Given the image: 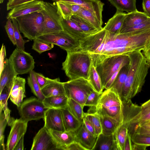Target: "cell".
Wrapping results in <instances>:
<instances>
[{
  "label": "cell",
  "mask_w": 150,
  "mask_h": 150,
  "mask_svg": "<svg viewBox=\"0 0 150 150\" xmlns=\"http://www.w3.org/2000/svg\"><path fill=\"white\" fill-rule=\"evenodd\" d=\"M129 59V69L120 97L127 101L141 92L150 67L141 51L126 54Z\"/></svg>",
  "instance_id": "6da1fadb"
},
{
  "label": "cell",
  "mask_w": 150,
  "mask_h": 150,
  "mask_svg": "<svg viewBox=\"0 0 150 150\" xmlns=\"http://www.w3.org/2000/svg\"><path fill=\"white\" fill-rule=\"evenodd\" d=\"M149 43L150 29L118 34L107 31L106 42L99 58L98 65L108 57L110 54L116 49L125 48L128 53L141 51Z\"/></svg>",
  "instance_id": "7a4b0ae2"
},
{
  "label": "cell",
  "mask_w": 150,
  "mask_h": 150,
  "mask_svg": "<svg viewBox=\"0 0 150 150\" xmlns=\"http://www.w3.org/2000/svg\"><path fill=\"white\" fill-rule=\"evenodd\" d=\"M66 59L62 63L66 75L72 80L83 78L88 80L92 61L89 53L81 50L67 52Z\"/></svg>",
  "instance_id": "3957f363"
},
{
  "label": "cell",
  "mask_w": 150,
  "mask_h": 150,
  "mask_svg": "<svg viewBox=\"0 0 150 150\" xmlns=\"http://www.w3.org/2000/svg\"><path fill=\"white\" fill-rule=\"evenodd\" d=\"M15 19L24 37L32 40L43 35L44 20L40 12H33Z\"/></svg>",
  "instance_id": "277c9868"
},
{
  "label": "cell",
  "mask_w": 150,
  "mask_h": 150,
  "mask_svg": "<svg viewBox=\"0 0 150 150\" xmlns=\"http://www.w3.org/2000/svg\"><path fill=\"white\" fill-rule=\"evenodd\" d=\"M107 31L103 28L97 32L80 41V50L89 53L92 62L96 67L104 49L107 38Z\"/></svg>",
  "instance_id": "5b68a950"
},
{
  "label": "cell",
  "mask_w": 150,
  "mask_h": 150,
  "mask_svg": "<svg viewBox=\"0 0 150 150\" xmlns=\"http://www.w3.org/2000/svg\"><path fill=\"white\" fill-rule=\"evenodd\" d=\"M66 96L77 102L84 108L86 99L94 90L88 80L83 78L63 82Z\"/></svg>",
  "instance_id": "8992f818"
},
{
  "label": "cell",
  "mask_w": 150,
  "mask_h": 150,
  "mask_svg": "<svg viewBox=\"0 0 150 150\" xmlns=\"http://www.w3.org/2000/svg\"><path fill=\"white\" fill-rule=\"evenodd\" d=\"M39 12L44 18L43 35L63 31L60 22L62 16L56 2L44 1L43 9Z\"/></svg>",
  "instance_id": "52a82bcc"
},
{
  "label": "cell",
  "mask_w": 150,
  "mask_h": 150,
  "mask_svg": "<svg viewBox=\"0 0 150 150\" xmlns=\"http://www.w3.org/2000/svg\"><path fill=\"white\" fill-rule=\"evenodd\" d=\"M129 63V57L125 54L107 58L98 65L96 68L100 77L104 88L112 75Z\"/></svg>",
  "instance_id": "ba28073f"
},
{
  "label": "cell",
  "mask_w": 150,
  "mask_h": 150,
  "mask_svg": "<svg viewBox=\"0 0 150 150\" xmlns=\"http://www.w3.org/2000/svg\"><path fill=\"white\" fill-rule=\"evenodd\" d=\"M18 108L20 118L28 122L32 120L43 119L47 109L42 101L34 97L25 100Z\"/></svg>",
  "instance_id": "9c48e42d"
},
{
  "label": "cell",
  "mask_w": 150,
  "mask_h": 150,
  "mask_svg": "<svg viewBox=\"0 0 150 150\" xmlns=\"http://www.w3.org/2000/svg\"><path fill=\"white\" fill-rule=\"evenodd\" d=\"M36 38L58 46L67 52L81 50L80 41L74 39L64 30L58 33L43 35Z\"/></svg>",
  "instance_id": "30bf717a"
},
{
  "label": "cell",
  "mask_w": 150,
  "mask_h": 150,
  "mask_svg": "<svg viewBox=\"0 0 150 150\" xmlns=\"http://www.w3.org/2000/svg\"><path fill=\"white\" fill-rule=\"evenodd\" d=\"M11 60L17 75L30 73L33 70L35 62L30 53L16 47L10 55Z\"/></svg>",
  "instance_id": "8fae6325"
},
{
  "label": "cell",
  "mask_w": 150,
  "mask_h": 150,
  "mask_svg": "<svg viewBox=\"0 0 150 150\" xmlns=\"http://www.w3.org/2000/svg\"><path fill=\"white\" fill-rule=\"evenodd\" d=\"M31 150H61L49 130L44 126L34 137Z\"/></svg>",
  "instance_id": "7c38bea8"
},
{
  "label": "cell",
  "mask_w": 150,
  "mask_h": 150,
  "mask_svg": "<svg viewBox=\"0 0 150 150\" xmlns=\"http://www.w3.org/2000/svg\"><path fill=\"white\" fill-rule=\"evenodd\" d=\"M28 123L20 118L14 120L10 126L5 150H14L20 139L26 133Z\"/></svg>",
  "instance_id": "4fadbf2b"
},
{
  "label": "cell",
  "mask_w": 150,
  "mask_h": 150,
  "mask_svg": "<svg viewBox=\"0 0 150 150\" xmlns=\"http://www.w3.org/2000/svg\"><path fill=\"white\" fill-rule=\"evenodd\" d=\"M44 126L49 130L58 131H65L61 109H47L43 119Z\"/></svg>",
  "instance_id": "5bb4252c"
},
{
  "label": "cell",
  "mask_w": 150,
  "mask_h": 150,
  "mask_svg": "<svg viewBox=\"0 0 150 150\" xmlns=\"http://www.w3.org/2000/svg\"><path fill=\"white\" fill-rule=\"evenodd\" d=\"M44 1L36 0L27 2L11 10L8 13L7 19L16 18L20 16L36 12H40L43 8Z\"/></svg>",
  "instance_id": "9a60e30c"
},
{
  "label": "cell",
  "mask_w": 150,
  "mask_h": 150,
  "mask_svg": "<svg viewBox=\"0 0 150 150\" xmlns=\"http://www.w3.org/2000/svg\"><path fill=\"white\" fill-rule=\"evenodd\" d=\"M54 2L58 1L70 2L80 5L82 8L92 13L103 24L102 13L104 4L99 0H52Z\"/></svg>",
  "instance_id": "2e32d148"
},
{
  "label": "cell",
  "mask_w": 150,
  "mask_h": 150,
  "mask_svg": "<svg viewBox=\"0 0 150 150\" xmlns=\"http://www.w3.org/2000/svg\"><path fill=\"white\" fill-rule=\"evenodd\" d=\"M25 83L26 81L24 78L17 76L13 80L9 98L17 108L20 107L23 98L26 96L25 95Z\"/></svg>",
  "instance_id": "e0dca14e"
},
{
  "label": "cell",
  "mask_w": 150,
  "mask_h": 150,
  "mask_svg": "<svg viewBox=\"0 0 150 150\" xmlns=\"http://www.w3.org/2000/svg\"><path fill=\"white\" fill-rule=\"evenodd\" d=\"M97 138L96 136L87 129L83 123L75 132V141L79 143L86 150H93Z\"/></svg>",
  "instance_id": "ac0fdd59"
},
{
  "label": "cell",
  "mask_w": 150,
  "mask_h": 150,
  "mask_svg": "<svg viewBox=\"0 0 150 150\" xmlns=\"http://www.w3.org/2000/svg\"><path fill=\"white\" fill-rule=\"evenodd\" d=\"M123 105L120 97L110 89L103 92L95 109Z\"/></svg>",
  "instance_id": "d6986e66"
},
{
  "label": "cell",
  "mask_w": 150,
  "mask_h": 150,
  "mask_svg": "<svg viewBox=\"0 0 150 150\" xmlns=\"http://www.w3.org/2000/svg\"><path fill=\"white\" fill-rule=\"evenodd\" d=\"M0 73V91L5 86L12 87L15 78L18 75L9 59H6L3 70Z\"/></svg>",
  "instance_id": "ffe728a7"
},
{
  "label": "cell",
  "mask_w": 150,
  "mask_h": 150,
  "mask_svg": "<svg viewBox=\"0 0 150 150\" xmlns=\"http://www.w3.org/2000/svg\"><path fill=\"white\" fill-rule=\"evenodd\" d=\"M150 121V99L141 106L140 111L131 122L128 129L134 132L139 126H141Z\"/></svg>",
  "instance_id": "44dd1931"
},
{
  "label": "cell",
  "mask_w": 150,
  "mask_h": 150,
  "mask_svg": "<svg viewBox=\"0 0 150 150\" xmlns=\"http://www.w3.org/2000/svg\"><path fill=\"white\" fill-rule=\"evenodd\" d=\"M60 22L63 30L76 40L80 41L90 35L85 33L70 19H65L62 17Z\"/></svg>",
  "instance_id": "7402d4cb"
},
{
  "label": "cell",
  "mask_w": 150,
  "mask_h": 150,
  "mask_svg": "<svg viewBox=\"0 0 150 150\" xmlns=\"http://www.w3.org/2000/svg\"><path fill=\"white\" fill-rule=\"evenodd\" d=\"M148 16L144 12L137 10L126 13L123 24L120 33L124 30L141 23L148 18Z\"/></svg>",
  "instance_id": "603a6c76"
},
{
  "label": "cell",
  "mask_w": 150,
  "mask_h": 150,
  "mask_svg": "<svg viewBox=\"0 0 150 150\" xmlns=\"http://www.w3.org/2000/svg\"><path fill=\"white\" fill-rule=\"evenodd\" d=\"M117 150L114 134L106 135L102 133L97 137L93 150Z\"/></svg>",
  "instance_id": "cb8c5ba5"
},
{
  "label": "cell",
  "mask_w": 150,
  "mask_h": 150,
  "mask_svg": "<svg viewBox=\"0 0 150 150\" xmlns=\"http://www.w3.org/2000/svg\"><path fill=\"white\" fill-rule=\"evenodd\" d=\"M41 90L45 97L66 95L63 82H60L59 78L53 79L41 89Z\"/></svg>",
  "instance_id": "d4e9b609"
},
{
  "label": "cell",
  "mask_w": 150,
  "mask_h": 150,
  "mask_svg": "<svg viewBox=\"0 0 150 150\" xmlns=\"http://www.w3.org/2000/svg\"><path fill=\"white\" fill-rule=\"evenodd\" d=\"M49 130L61 150H64L67 146L75 141V132L66 131L60 132Z\"/></svg>",
  "instance_id": "484cf974"
},
{
  "label": "cell",
  "mask_w": 150,
  "mask_h": 150,
  "mask_svg": "<svg viewBox=\"0 0 150 150\" xmlns=\"http://www.w3.org/2000/svg\"><path fill=\"white\" fill-rule=\"evenodd\" d=\"M126 13L116 11L113 16L108 21L103 28L107 31L115 34H120Z\"/></svg>",
  "instance_id": "4316f807"
},
{
  "label": "cell",
  "mask_w": 150,
  "mask_h": 150,
  "mask_svg": "<svg viewBox=\"0 0 150 150\" xmlns=\"http://www.w3.org/2000/svg\"><path fill=\"white\" fill-rule=\"evenodd\" d=\"M61 110L65 131L76 132L83 123L79 120L70 112L67 107Z\"/></svg>",
  "instance_id": "83f0119b"
},
{
  "label": "cell",
  "mask_w": 150,
  "mask_h": 150,
  "mask_svg": "<svg viewBox=\"0 0 150 150\" xmlns=\"http://www.w3.org/2000/svg\"><path fill=\"white\" fill-rule=\"evenodd\" d=\"M11 88L5 86L0 93V113L3 111L7 125L10 126L15 120L10 116L11 110L8 107L7 102Z\"/></svg>",
  "instance_id": "f1b7e54d"
},
{
  "label": "cell",
  "mask_w": 150,
  "mask_h": 150,
  "mask_svg": "<svg viewBox=\"0 0 150 150\" xmlns=\"http://www.w3.org/2000/svg\"><path fill=\"white\" fill-rule=\"evenodd\" d=\"M68 98L66 95L45 97L42 101L47 109H65L67 107Z\"/></svg>",
  "instance_id": "f546056e"
},
{
  "label": "cell",
  "mask_w": 150,
  "mask_h": 150,
  "mask_svg": "<svg viewBox=\"0 0 150 150\" xmlns=\"http://www.w3.org/2000/svg\"><path fill=\"white\" fill-rule=\"evenodd\" d=\"M100 116L102 133L106 135L114 134L120 124L115 120L108 116L103 115Z\"/></svg>",
  "instance_id": "4dcf8cb0"
},
{
  "label": "cell",
  "mask_w": 150,
  "mask_h": 150,
  "mask_svg": "<svg viewBox=\"0 0 150 150\" xmlns=\"http://www.w3.org/2000/svg\"><path fill=\"white\" fill-rule=\"evenodd\" d=\"M129 69V63L123 66L120 70L115 80L110 88L118 94L120 97Z\"/></svg>",
  "instance_id": "1f68e13d"
},
{
  "label": "cell",
  "mask_w": 150,
  "mask_h": 150,
  "mask_svg": "<svg viewBox=\"0 0 150 150\" xmlns=\"http://www.w3.org/2000/svg\"><path fill=\"white\" fill-rule=\"evenodd\" d=\"M120 12L126 11L128 13L137 10L136 0H108Z\"/></svg>",
  "instance_id": "d6a6232c"
},
{
  "label": "cell",
  "mask_w": 150,
  "mask_h": 150,
  "mask_svg": "<svg viewBox=\"0 0 150 150\" xmlns=\"http://www.w3.org/2000/svg\"><path fill=\"white\" fill-rule=\"evenodd\" d=\"M75 15L82 18L98 30H102L103 28L97 17L91 12L81 8L79 11Z\"/></svg>",
  "instance_id": "836d02e7"
},
{
  "label": "cell",
  "mask_w": 150,
  "mask_h": 150,
  "mask_svg": "<svg viewBox=\"0 0 150 150\" xmlns=\"http://www.w3.org/2000/svg\"><path fill=\"white\" fill-rule=\"evenodd\" d=\"M128 125L122 123L114 133L117 150H123L125 141L128 132Z\"/></svg>",
  "instance_id": "e575fe53"
},
{
  "label": "cell",
  "mask_w": 150,
  "mask_h": 150,
  "mask_svg": "<svg viewBox=\"0 0 150 150\" xmlns=\"http://www.w3.org/2000/svg\"><path fill=\"white\" fill-rule=\"evenodd\" d=\"M88 80L95 91L99 93L103 92L104 88L100 77L92 63L90 69Z\"/></svg>",
  "instance_id": "d590c367"
},
{
  "label": "cell",
  "mask_w": 150,
  "mask_h": 150,
  "mask_svg": "<svg viewBox=\"0 0 150 150\" xmlns=\"http://www.w3.org/2000/svg\"><path fill=\"white\" fill-rule=\"evenodd\" d=\"M70 19L76 23L86 34L91 35L99 31L83 19L77 15H73Z\"/></svg>",
  "instance_id": "8d00e7d4"
},
{
  "label": "cell",
  "mask_w": 150,
  "mask_h": 150,
  "mask_svg": "<svg viewBox=\"0 0 150 150\" xmlns=\"http://www.w3.org/2000/svg\"><path fill=\"white\" fill-rule=\"evenodd\" d=\"M67 108L70 112L79 120L83 123V108L81 104L74 100L69 98Z\"/></svg>",
  "instance_id": "74e56055"
},
{
  "label": "cell",
  "mask_w": 150,
  "mask_h": 150,
  "mask_svg": "<svg viewBox=\"0 0 150 150\" xmlns=\"http://www.w3.org/2000/svg\"><path fill=\"white\" fill-rule=\"evenodd\" d=\"M27 81L28 84L32 92L37 98L42 101L45 97L36 80L33 70L30 73Z\"/></svg>",
  "instance_id": "f35d334b"
},
{
  "label": "cell",
  "mask_w": 150,
  "mask_h": 150,
  "mask_svg": "<svg viewBox=\"0 0 150 150\" xmlns=\"http://www.w3.org/2000/svg\"><path fill=\"white\" fill-rule=\"evenodd\" d=\"M92 125L96 136L98 137L102 133V130L100 115L97 113H84Z\"/></svg>",
  "instance_id": "ab89813d"
},
{
  "label": "cell",
  "mask_w": 150,
  "mask_h": 150,
  "mask_svg": "<svg viewBox=\"0 0 150 150\" xmlns=\"http://www.w3.org/2000/svg\"><path fill=\"white\" fill-rule=\"evenodd\" d=\"M14 30V36L16 42V47L25 50V44L29 42V40L23 39L20 34L18 23L15 18L11 19Z\"/></svg>",
  "instance_id": "60d3db41"
},
{
  "label": "cell",
  "mask_w": 150,
  "mask_h": 150,
  "mask_svg": "<svg viewBox=\"0 0 150 150\" xmlns=\"http://www.w3.org/2000/svg\"><path fill=\"white\" fill-rule=\"evenodd\" d=\"M33 40V43L32 49L39 54L51 50L53 47V45L50 44L37 38H35Z\"/></svg>",
  "instance_id": "b9f144b4"
},
{
  "label": "cell",
  "mask_w": 150,
  "mask_h": 150,
  "mask_svg": "<svg viewBox=\"0 0 150 150\" xmlns=\"http://www.w3.org/2000/svg\"><path fill=\"white\" fill-rule=\"evenodd\" d=\"M132 141L134 143L145 146H150V136L145 135L134 132L131 135Z\"/></svg>",
  "instance_id": "7bdbcfd3"
},
{
  "label": "cell",
  "mask_w": 150,
  "mask_h": 150,
  "mask_svg": "<svg viewBox=\"0 0 150 150\" xmlns=\"http://www.w3.org/2000/svg\"><path fill=\"white\" fill-rule=\"evenodd\" d=\"M7 120L6 118L4 113H0V149L5 150L4 144V132L7 125Z\"/></svg>",
  "instance_id": "ee69618b"
},
{
  "label": "cell",
  "mask_w": 150,
  "mask_h": 150,
  "mask_svg": "<svg viewBox=\"0 0 150 150\" xmlns=\"http://www.w3.org/2000/svg\"><path fill=\"white\" fill-rule=\"evenodd\" d=\"M102 93H98L95 90L91 92L86 99L85 106L96 107Z\"/></svg>",
  "instance_id": "f6af8a7d"
},
{
  "label": "cell",
  "mask_w": 150,
  "mask_h": 150,
  "mask_svg": "<svg viewBox=\"0 0 150 150\" xmlns=\"http://www.w3.org/2000/svg\"><path fill=\"white\" fill-rule=\"evenodd\" d=\"M149 29H150V18L149 17L144 21L134 26L127 28L120 34Z\"/></svg>",
  "instance_id": "bcb514c9"
},
{
  "label": "cell",
  "mask_w": 150,
  "mask_h": 150,
  "mask_svg": "<svg viewBox=\"0 0 150 150\" xmlns=\"http://www.w3.org/2000/svg\"><path fill=\"white\" fill-rule=\"evenodd\" d=\"M56 3L62 17L64 19H70L73 14L69 8L62 1H58Z\"/></svg>",
  "instance_id": "7dc6e473"
},
{
  "label": "cell",
  "mask_w": 150,
  "mask_h": 150,
  "mask_svg": "<svg viewBox=\"0 0 150 150\" xmlns=\"http://www.w3.org/2000/svg\"><path fill=\"white\" fill-rule=\"evenodd\" d=\"M11 19H7L4 27L9 38L14 45H16V42L14 36V30Z\"/></svg>",
  "instance_id": "c3c4849f"
},
{
  "label": "cell",
  "mask_w": 150,
  "mask_h": 150,
  "mask_svg": "<svg viewBox=\"0 0 150 150\" xmlns=\"http://www.w3.org/2000/svg\"><path fill=\"white\" fill-rule=\"evenodd\" d=\"M33 72L36 80L41 89L53 80V79L45 77L41 73L36 72L34 71Z\"/></svg>",
  "instance_id": "681fc988"
},
{
  "label": "cell",
  "mask_w": 150,
  "mask_h": 150,
  "mask_svg": "<svg viewBox=\"0 0 150 150\" xmlns=\"http://www.w3.org/2000/svg\"><path fill=\"white\" fill-rule=\"evenodd\" d=\"M38 0H8L7 4V10H11L23 4Z\"/></svg>",
  "instance_id": "f907efd6"
},
{
  "label": "cell",
  "mask_w": 150,
  "mask_h": 150,
  "mask_svg": "<svg viewBox=\"0 0 150 150\" xmlns=\"http://www.w3.org/2000/svg\"><path fill=\"white\" fill-rule=\"evenodd\" d=\"M62 2L65 4L71 10L73 15H76L79 11L82 8L80 5L73 3Z\"/></svg>",
  "instance_id": "816d5d0a"
},
{
  "label": "cell",
  "mask_w": 150,
  "mask_h": 150,
  "mask_svg": "<svg viewBox=\"0 0 150 150\" xmlns=\"http://www.w3.org/2000/svg\"><path fill=\"white\" fill-rule=\"evenodd\" d=\"M6 53L5 47L4 44H3L1 49L0 51V73H1L3 69L4 66V61L6 59H5L6 57Z\"/></svg>",
  "instance_id": "f5cc1de1"
},
{
  "label": "cell",
  "mask_w": 150,
  "mask_h": 150,
  "mask_svg": "<svg viewBox=\"0 0 150 150\" xmlns=\"http://www.w3.org/2000/svg\"><path fill=\"white\" fill-rule=\"evenodd\" d=\"M64 150H86L81 145L75 141L67 146Z\"/></svg>",
  "instance_id": "db71d44e"
},
{
  "label": "cell",
  "mask_w": 150,
  "mask_h": 150,
  "mask_svg": "<svg viewBox=\"0 0 150 150\" xmlns=\"http://www.w3.org/2000/svg\"><path fill=\"white\" fill-rule=\"evenodd\" d=\"M122 67L119 69L112 75L105 85L104 87V89L107 90L109 89L110 88L115 80L120 70Z\"/></svg>",
  "instance_id": "11a10c76"
},
{
  "label": "cell",
  "mask_w": 150,
  "mask_h": 150,
  "mask_svg": "<svg viewBox=\"0 0 150 150\" xmlns=\"http://www.w3.org/2000/svg\"><path fill=\"white\" fill-rule=\"evenodd\" d=\"M83 123L87 129L93 134L96 136L95 130L92 125L90 121L84 115L83 117Z\"/></svg>",
  "instance_id": "9f6ffc18"
},
{
  "label": "cell",
  "mask_w": 150,
  "mask_h": 150,
  "mask_svg": "<svg viewBox=\"0 0 150 150\" xmlns=\"http://www.w3.org/2000/svg\"><path fill=\"white\" fill-rule=\"evenodd\" d=\"M132 141L131 135L128 132L125 141L123 150H132Z\"/></svg>",
  "instance_id": "6f0895ef"
},
{
  "label": "cell",
  "mask_w": 150,
  "mask_h": 150,
  "mask_svg": "<svg viewBox=\"0 0 150 150\" xmlns=\"http://www.w3.org/2000/svg\"><path fill=\"white\" fill-rule=\"evenodd\" d=\"M142 6L144 12L150 18V0H142Z\"/></svg>",
  "instance_id": "680465c9"
},
{
  "label": "cell",
  "mask_w": 150,
  "mask_h": 150,
  "mask_svg": "<svg viewBox=\"0 0 150 150\" xmlns=\"http://www.w3.org/2000/svg\"><path fill=\"white\" fill-rule=\"evenodd\" d=\"M142 53L147 62L150 64V43L143 50Z\"/></svg>",
  "instance_id": "91938a15"
},
{
  "label": "cell",
  "mask_w": 150,
  "mask_h": 150,
  "mask_svg": "<svg viewBox=\"0 0 150 150\" xmlns=\"http://www.w3.org/2000/svg\"><path fill=\"white\" fill-rule=\"evenodd\" d=\"M140 134L150 136V130L145 129L142 127H138L135 130L134 132Z\"/></svg>",
  "instance_id": "94428289"
},
{
  "label": "cell",
  "mask_w": 150,
  "mask_h": 150,
  "mask_svg": "<svg viewBox=\"0 0 150 150\" xmlns=\"http://www.w3.org/2000/svg\"><path fill=\"white\" fill-rule=\"evenodd\" d=\"M24 135H23L18 142L14 150H23L24 149Z\"/></svg>",
  "instance_id": "6125c7cd"
},
{
  "label": "cell",
  "mask_w": 150,
  "mask_h": 150,
  "mask_svg": "<svg viewBox=\"0 0 150 150\" xmlns=\"http://www.w3.org/2000/svg\"><path fill=\"white\" fill-rule=\"evenodd\" d=\"M147 146L141 144H134L132 145V150H145Z\"/></svg>",
  "instance_id": "be15d7a7"
},
{
  "label": "cell",
  "mask_w": 150,
  "mask_h": 150,
  "mask_svg": "<svg viewBox=\"0 0 150 150\" xmlns=\"http://www.w3.org/2000/svg\"><path fill=\"white\" fill-rule=\"evenodd\" d=\"M140 127H142L144 128H145V129L150 130V126H146V125H143V126H140Z\"/></svg>",
  "instance_id": "e7e4bbea"
},
{
  "label": "cell",
  "mask_w": 150,
  "mask_h": 150,
  "mask_svg": "<svg viewBox=\"0 0 150 150\" xmlns=\"http://www.w3.org/2000/svg\"><path fill=\"white\" fill-rule=\"evenodd\" d=\"M4 1V0H0V3L2 4L3 2Z\"/></svg>",
  "instance_id": "03108f58"
}]
</instances>
